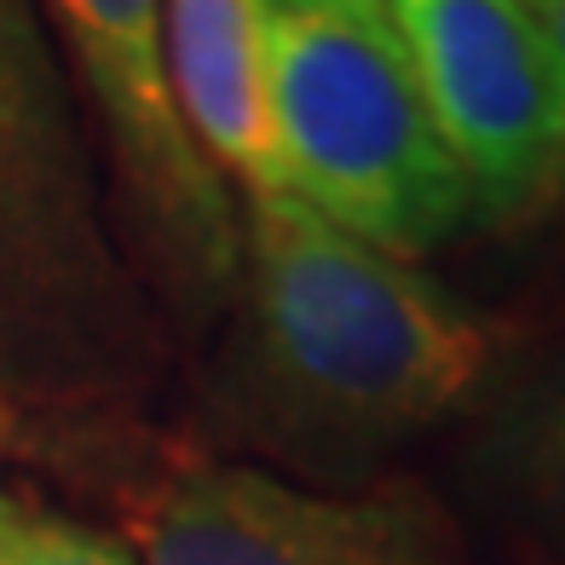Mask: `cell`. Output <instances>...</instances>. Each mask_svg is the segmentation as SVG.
I'll list each match as a JSON object with an SVG mask.
<instances>
[{
	"label": "cell",
	"instance_id": "1",
	"mask_svg": "<svg viewBox=\"0 0 565 565\" xmlns=\"http://www.w3.org/2000/svg\"><path fill=\"white\" fill-rule=\"evenodd\" d=\"M231 312L220 422L306 473H364L479 409L502 352L479 306L335 231L300 196L243 202Z\"/></svg>",
	"mask_w": 565,
	"mask_h": 565
},
{
	"label": "cell",
	"instance_id": "2",
	"mask_svg": "<svg viewBox=\"0 0 565 565\" xmlns=\"http://www.w3.org/2000/svg\"><path fill=\"white\" fill-rule=\"evenodd\" d=\"M157 370V306L110 231L46 18L35 0H0V387L116 404Z\"/></svg>",
	"mask_w": 565,
	"mask_h": 565
},
{
	"label": "cell",
	"instance_id": "3",
	"mask_svg": "<svg viewBox=\"0 0 565 565\" xmlns=\"http://www.w3.org/2000/svg\"><path fill=\"white\" fill-rule=\"evenodd\" d=\"M266 70L282 173L312 214L409 266L473 220L387 0H266Z\"/></svg>",
	"mask_w": 565,
	"mask_h": 565
},
{
	"label": "cell",
	"instance_id": "4",
	"mask_svg": "<svg viewBox=\"0 0 565 565\" xmlns=\"http://www.w3.org/2000/svg\"><path fill=\"white\" fill-rule=\"evenodd\" d=\"M46 12L105 134L139 266L185 323L220 318L243 271V214L179 121L162 0H46Z\"/></svg>",
	"mask_w": 565,
	"mask_h": 565
},
{
	"label": "cell",
	"instance_id": "5",
	"mask_svg": "<svg viewBox=\"0 0 565 565\" xmlns=\"http://www.w3.org/2000/svg\"><path fill=\"white\" fill-rule=\"evenodd\" d=\"M416 58L433 127L479 225L554 209L565 157V75L543 18L520 0H387Z\"/></svg>",
	"mask_w": 565,
	"mask_h": 565
},
{
	"label": "cell",
	"instance_id": "6",
	"mask_svg": "<svg viewBox=\"0 0 565 565\" xmlns=\"http://www.w3.org/2000/svg\"><path fill=\"white\" fill-rule=\"evenodd\" d=\"M139 565H461L427 491H318L254 461H185L134 520Z\"/></svg>",
	"mask_w": 565,
	"mask_h": 565
},
{
	"label": "cell",
	"instance_id": "7",
	"mask_svg": "<svg viewBox=\"0 0 565 565\" xmlns=\"http://www.w3.org/2000/svg\"><path fill=\"white\" fill-rule=\"evenodd\" d=\"M168 87L185 134L231 191L295 196L271 121L266 0H162Z\"/></svg>",
	"mask_w": 565,
	"mask_h": 565
},
{
	"label": "cell",
	"instance_id": "8",
	"mask_svg": "<svg viewBox=\"0 0 565 565\" xmlns=\"http://www.w3.org/2000/svg\"><path fill=\"white\" fill-rule=\"evenodd\" d=\"M461 473L513 525L565 543V347L508 375V387L473 409Z\"/></svg>",
	"mask_w": 565,
	"mask_h": 565
},
{
	"label": "cell",
	"instance_id": "9",
	"mask_svg": "<svg viewBox=\"0 0 565 565\" xmlns=\"http://www.w3.org/2000/svg\"><path fill=\"white\" fill-rule=\"evenodd\" d=\"M0 565H139L134 548L64 520H18L0 531Z\"/></svg>",
	"mask_w": 565,
	"mask_h": 565
},
{
	"label": "cell",
	"instance_id": "10",
	"mask_svg": "<svg viewBox=\"0 0 565 565\" xmlns=\"http://www.w3.org/2000/svg\"><path fill=\"white\" fill-rule=\"evenodd\" d=\"M536 18H543V30H548V41H554V58H559V75H565V0L543 7ZM554 209H565V157H559V196H554Z\"/></svg>",
	"mask_w": 565,
	"mask_h": 565
},
{
	"label": "cell",
	"instance_id": "11",
	"mask_svg": "<svg viewBox=\"0 0 565 565\" xmlns=\"http://www.w3.org/2000/svg\"><path fill=\"white\" fill-rule=\"evenodd\" d=\"M12 520H18V508H12V502H7V491H0V531H7V525H12Z\"/></svg>",
	"mask_w": 565,
	"mask_h": 565
},
{
	"label": "cell",
	"instance_id": "12",
	"mask_svg": "<svg viewBox=\"0 0 565 565\" xmlns=\"http://www.w3.org/2000/svg\"><path fill=\"white\" fill-rule=\"evenodd\" d=\"M520 7H531V12H543V7H554V0H520Z\"/></svg>",
	"mask_w": 565,
	"mask_h": 565
}]
</instances>
